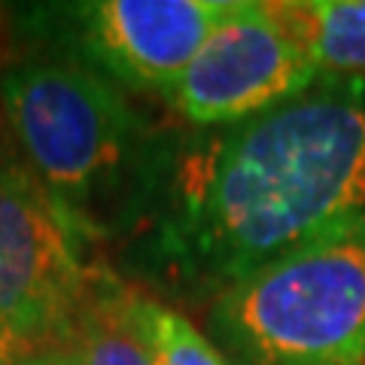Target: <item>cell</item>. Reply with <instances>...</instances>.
Wrapping results in <instances>:
<instances>
[{"instance_id":"3","label":"cell","mask_w":365,"mask_h":365,"mask_svg":"<svg viewBox=\"0 0 365 365\" xmlns=\"http://www.w3.org/2000/svg\"><path fill=\"white\" fill-rule=\"evenodd\" d=\"M232 365H365V216L213 299Z\"/></svg>"},{"instance_id":"4","label":"cell","mask_w":365,"mask_h":365,"mask_svg":"<svg viewBox=\"0 0 365 365\" xmlns=\"http://www.w3.org/2000/svg\"><path fill=\"white\" fill-rule=\"evenodd\" d=\"M235 0H86L34 6L25 19L86 71L131 91H165Z\"/></svg>"},{"instance_id":"8","label":"cell","mask_w":365,"mask_h":365,"mask_svg":"<svg viewBox=\"0 0 365 365\" xmlns=\"http://www.w3.org/2000/svg\"><path fill=\"white\" fill-rule=\"evenodd\" d=\"M319 76L365 79V0H268Z\"/></svg>"},{"instance_id":"5","label":"cell","mask_w":365,"mask_h":365,"mask_svg":"<svg viewBox=\"0 0 365 365\" xmlns=\"http://www.w3.org/2000/svg\"><path fill=\"white\" fill-rule=\"evenodd\" d=\"M95 274L28 170L0 165V329L28 356L61 353Z\"/></svg>"},{"instance_id":"9","label":"cell","mask_w":365,"mask_h":365,"mask_svg":"<svg viewBox=\"0 0 365 365\" xmlns=\"http://www.w3.org/2000/svg\"><path fill=\"white\" fill-rule=\"evenodd\" d=\"M137 319L153 350L155 365H232L225 353L210 344L174 307L137 292Z\"/></svg>"},{"instance_id":"6","label":"cell","mask_w":365,"mask_h":365,"mask_svg":"<svg viewBox=\"0 0 365 365\" xmlns=\"http://www.w3.org/2000/svg\"><path fill=\"white\" fill-rule=\"evenodd\" d=\"M317 76L271 4L235 0L165 98L186 122L222 128L302 95Z\"/></svg>"},{"instance_id":"7","label":"cell","mask_w":365,"mask_h":365,"mask_svg":"<svg viewBox=\"0 0 365 365\" xmlns=\"http://www.w3.org/2000/svg\"><path fill=\"white\" fill-rule=\"evenodd\" d=\"M58 356L73 365H155L137 319V289L98 268Z\"/></svg>"},{"instance_id":"2","label":"cell","mask_w":365,"mask_h":365,"mask_svg":"<svg viewBox=\"0 0 365 365\" xmlns=\"http://www.w3.org/2000/svg\"><path fill=\"white\" fill-rule=\"evenodd\" d=\"M0 104L25 170L79 241L146 232L177 137L119 86L67 58H28L0 73Z\"/></svg>"},{"instance_id":"11","label":"cell","mask_w":365,"mask_h":365,"mask_svg":"<svg viewBox=\"0 0 365 365\" xmlns=\"http://www.w3.org/2000/svg\"><path fill=\"white\" fill-rule=\"evenodd\" d=\"M16 365H73V362L58 356V353H40V356H25V359L16 362Z\"/></svg>"},{"instance_id":"1","label":"cell","mask_w":365,"mask_h":365,"mask_svg":"<svg viewBox=\"0 0 365 365\" xmlns=\"http://www.w3.org/2000/svg\"><path fill=\"white\" fill-rule=\"evenodd\" d=\"M359 216L365 79L317 76L259 116L177 140L137 253L180 287L222 295Z\"/></svg>"},{"instance_id":"10","label":"cell","mask_w":365,"mask_h":365,"mask_svg":"<svg viewBox=\"0 0 365 365\" xmlns=\"http://www.w3.org/2000/svg\"><path fill=\"white\" fill-rule=\"evenodd\" d=\"M25 356H28V353L21 350L19 341L0 329V365H16V362H21Z\"/></svg>"}]
</instances>
